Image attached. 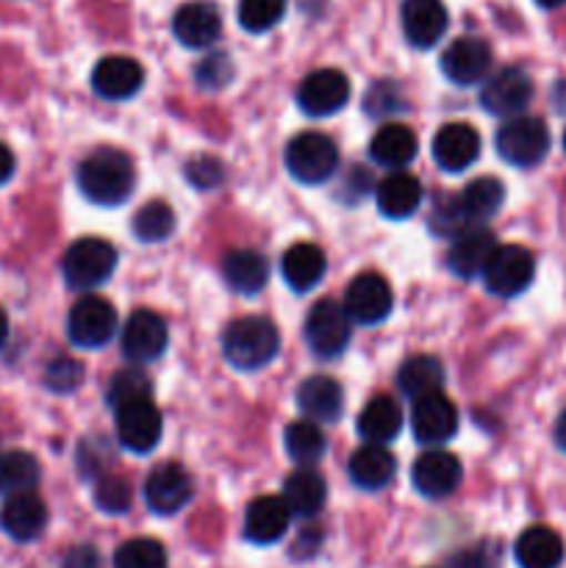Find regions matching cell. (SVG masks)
<instances>
[{"label":"cell","instance_id":"obj_49","mask_svg":"<svg viewBox=\"0 0 566 568\" xmlns=\"http://www.w3.org/2000/svg\"><path fill=\"white\" fill-rule=\"evenodd\" d=\"M14 175V153L0 142V186Z\"/></svg>","mask_w":566,"mask_h":568},{"label":"cell","instance_id":"obj_3","mask_svg":"<svg viewBox=\"0 0 566 568\" xmlns=\"http://www.w3.org/2000/svg\"><path fill=\"white\" fill-rule=\"evenodd\" d=\"M277 349H281V336L264 316H244L231 322L222 333V353L239 372L261 369L275 358Z\"/></svg>","mask_w":566,"mask_h":568},{"label":"cell","instance_id":"obj_41","mask_svg":"<svg viewBox=\"0 0 566 568\" xmlns=\"http://www.w3.org/2000/svg\"><path fill=\"white\" fill-rule=\"evenodd\" d=\"M150 397V381L139 369H122L111 377L109 386V405L111 408H122L125 403L133 399Z\"/></svg>","mask_w":566,"mask_h":568},{"label":"cell","instance_id":"obj_9","mask_svg":"<svg viewBox=\"0 0 566 568\" xmlns=\"http://www.w3.org/2000/svg\"><path fill=\"white\" fill-rule=\"evenodd\" d=\"M117 331V311L103 297H81L67 320V336L75 347L98 349L111 342Z\"/></svg>","mask_w":566,"mask_h":568},{"label":"cell","instance_id":"obj_52","mask_svg":"<svg viewBox=\"0 0 566 568\" xmlns=\"http://www.w3.org/2000/svg\"><path fill=\"white\" fill-rule=\"evenodd\" d=\"M538 6H544V9H555V6H560L564 0H536Z\"/></svg>","mask_w":566,"mask_h":568},{"label":"cell","instance_id":"obj_33","mask_svg":"<svg viewBox=\"0 0 566 568\" xmlns=\"http://www.w3.org/2000/svg\"><path fill=\"white\" fill-rule=\"evenodd\" d=\"M403 427V410L394 403V397H375L364 405L358 414V433L370 444H388L397 438Z\"/></svg>","mask_w":566,"mask_h":568},{"label":"cell","instance_id":"obj_21","mask_svg":"<svg viewBox=\"0 0 566 568\" xmlns=\"http://www.w3.org/2000/svg\"><path fill=\"white\" fill-rule=\"evenodd\" d=\"M289 519H292V510L283 497L253 499L244 514V538L259 547H270L286 536Z\"/></svg>","mask_w":566,"mask_h":568},{"label":"cell","instance_id":"obj_2","mask_svg":"<svg viewBox=\"0 0 566 568\" xmlns=\"http://www.w3.org/2000/svg\"><path fill=\"white\" fill-rule=\"evenodd\" d=\"M133 161L114 148H100L81 161L78 166V189L83 197L98 205H120L131 197Z\"/></svg>","mask_w":566,"mask_h":568},{"label":"cell","instance_id":"obj_53","mask_svg":"<svg viewBox=\"0 0 566 568\" xmlns=\"http://www.w3.org/2000/svg\"><path fill=\"white\" fill-rule=\"evenodd\" d=\"M564 150H566V133H564Z\"/></svg>","mask_w":566,"mask_h":568},{"label":"cell","instance_id":"obj_31","mask_svg":"<svg viewBox=\"0 0 566 568\" xmlns=\"http://www.w3.org/2000/svg\"><path fill=\"white\" fill-rule=\"evenodd\" d=\"M416 150H420V142H416L414 131L405 125H400V122L383 125L370 142L372 161L381 166H388V170H400V166L411 164L416 155Z\"/></svg>","mask_w":566,"mask_h":568},{"label":"cell","instance_id":"obj_13","mask_svg":"<svg viewBox=\"0 0 566 568\" xmlns=\"http://www.w3.org/2000/svg\"><path fill=\"white\" fill-rule=\"evenodd\" d=\"M533 98V81L519 67H505L488 78L481 92V103L494 116H519Z\"/></svg>","mask_w":566,"mask_h":568},{"label":"cell","instance_id":"obj_4","mask_svg":"<svg viewBox=\"0 0 566 568\" xmlns=\"http://www.w3.org/2000/svg\"><path fill=\"white\" fill-rule=\"evenodd\" d=\"M117 270V250L105 239H78L70 244L61 258V275H64L67 286L87 292V288H98L114 275Z\"/></svg>","mask_w":566,"mask_h":568},{"label":"cell","instance_id":"obj_17","mask_svg":"<svg viewBox=\"0 0 566 568\" xmlns=\"http://www.w3.org/2000/svg\"><path fill=\"white\" fill-rule=\"evenodd\" d=\"M192 477L181 464H161L144 483V499L159 516H172L192 499Z\"/></svg>","mask_w":566,"mask_h":568},{"label":"cell","instance_id":"obj_27","mask_svg":"<svg viewBox=\"0 0 566 568\" xmlns=\"http://www.w3.org/2000/svg\"><path fill=\"white\" fill-rule=\"evenodd\" d=\"M394 471H397V460H394V455L383 444H366V447L355 449L350 455L347 475L364 491L386 488L392 483Z\"/></svg>","mask_w":566,"mask_h":568},{"label":"cell","instance_id":"obj_12","mask_svg":"<svg viewBox=\"0 0 566 568\" xmlns=\"http://www.w3.org/2000/svg\"><path fill=\"white\" fill-rule=\"evenodd\" d=\"M161 410L150 397L133 399L117 408V436H120L122 447L131 449L137 455H148L155 449L161 438Z\"/></svg>","mask_w":566,"mask_h":568},{"label":"cell","instance_id":"obj_19","mask_svg":"<svg viewBox=\"0 0 566 568\" xmlns=\"http://www.w3.org/2000/svg\"><path fill=\"white\" fill-rule=\"evenodd\" d=\"M481 155V136L466 122H449V125L438 128L436 139H433V159L449 175L469 170Z\"/></svg>","mask_w":566,"mask_h":568},{"label":"cell","instance_id":"obj_5","mask_svg":"<svg viewBox=\"0 0 566 568\" xmlns=\"http://www.w3.org/2000/svg\"><path fill=\"white\" fill-rule=\"evenodd\" d=\"M350 325L353 320L347 316L344 305H338L336 300H320L311 305L309 316H305V344L316 358H338L353 336Z\"/></svg>","mask_w":566,"mask_h":568},{"label":"cell","instance_id":"obj_26","mask_svg":"<svg viewBox=\"0 0 566 568\" xmlns=\"http://www.w3.org/2000/svg\"><path fill=\"white\" fill-rule=\"evenodd\" d=\"M494 236L486 231V227H472V231H464L461 236H455L453 247L447 253V266L453 275L464 277V281H472V277L483 275V266H486L488 255L494 253Z\"/></svg>","mask_w":566,"mask_h":568},{"label":"cell","instance_id":"obj_15","mask_svg":"<svg viewBox=\"0 0 566 568\" xmlns=\"http://www.w3.org/2000/svg\"><path fill=\"white\" fill-rule=\"evenodd\" d=\"M461 477H464L461 460L444 449H427L414 460V469H411L414 488L427 499L449 497L461 486Z\"/></svg>","mask_w":566,"mask_h":568},{"label":"cell","instance_id":"obj_32","mask_svg":"<svg viewBox=\"0 0 566 568\" xmlns=\"http://www.w3.org/2000/svg\"><path fill=\"white\" fill-rule=\"evenodd\" d=\"M222 275H225L228 286L239 294H259L266 286L270 277V264L255 250H233L222 261Z\"/></svg>","mask_w":566,"mask_h":568},{"label":"cell","instance_id":"obj_18","mask_svg":"<svg viewBox=\"0 0 566 568\" xmlns=\"http://www.w3.org/2000/svg\"><path fill=\"white\" fill-rule=\"evenodd\" d=\"M492 67V48L483 39L464 37L455 39L442 53V72L455 87H472L486 78Z\"/></svg>","mask_w":566,"mask_h":568},{"label":"cell","instance_id":"obj_14","mask_svg":"<svg viewBox=\"0 0 566 568\" xmlns=\"http://www.w3.org/2000/svg\"><path fill=\"white\" fill-rule=\"evenodd\" d=\"M411 430L420 444H444L458 430V410L442 392H431L414 399Z\"/></svg>","mask_w":566,"mask_h":568},{"label":"cell","instance_id":"obj_40","mask_svg":"<svg viewBox=\"0 0 566 568\" xmlns=\"http://www.w3.org/2000/svg\"><path fill=\"white\" fill-rule=\"evenodd\" d=\"M114 568H166V552L153 538H133L117 549Z\"/></svg>","mask_w":566,"mask_h":568},{"label":"cell","instance_id":"obj_6","mask_svg":"<svg viewBox=\"0 0 566 568\" xmlns=\"http://www.w3.org/2000/svg\"><path fill=\"white\" fill-rule=\"evenodd\" d=\"M283 161H286V170L294 181L322 183L336 172L338 150L333 139H327L325 133L309 131L289 142Z\"/></svg>","mask_w":566,"mask_h":568},{"label":"cell","instance_id":"obj_37","mask_svg":"<svg viewBox=\"0 0 566 568\" xmlns=\"http://www.w3.org/2000/svg\"><path fill=\"white\" fill-rule=\"evenodd\" d=\"M283 444H286L289 458L300 466L316 464L327 449L325 436H322V430L311 419L292 422L286 433H283Z\"/></svg>","mask_w":566,"mask_h":568},{"label":"cell","instance_id":"obj_20","mask_svg":"<svg viewBox=\"0 0 566 568\" xmlns=\"http://www.w3.org/2000/svg\"><path fill=\"white\" fill-rule=\"evenodd\" d=\"M144 70L128 55H105L92 72V89L105 100H128L142 89Z\"/></svg>","mask_w":566,"mask_h":568},{"label":"cell","instance_id":"obj_50","mask_svg":"<svg viewBox=\"0 0 566 568\" xmlns=\"http://www.w3.org/2000/svg\"><path fill=\"white\" fill-rule=\"evenodd\" d=\"M555 436H558V447L564 449V453H566V414L560 416V422H558V430H555Z\"/></svg>","mask_w":566,"mask_h":568},{"label":"cell","instance_id":"obj_48","mask_svg":"<svg viewBox=\"0 0 566 568\" xmlns=\"http://www.w3.org/2000/svg\"><path fill=\"white\" fill-rule=\"evenodd\" d=\"M61 568H100V555L98 549L83 544V547H72L70 552L61 560Z\"/></svg>","mask_w":566,"mask_h":568},{"label":"cell","instance_id":"obj_45","mask_svg":"<svg viewBox=\"0 0 566 568\" xmlns=\"http://www.w3.org/2000/svg\"><path fill=\"white\" fill-rule=\"evenodd\" d=\"M233 78V64L225 53H214L198 67V81L203 89H220Z\"/></svg>","mask_w":566,"mask_h":568},{"label":"cell","instance_id":"obj_43","mask_svg":"<svg viewBox=\"0 0 566 568\" xmlns=\"http://www.w3.org/2000/svg\"><path fill=\"white\" fill-rule=\"evenodd\" d=\"M81 383H83V366L78 364L75 358H64V355H61V358H55L53 364L48 366V372H44V386L55 394L75 392Z\"/></svg>","mask_w":566,"mask_h":568},{"label":"cell","instance_id":"obj_46","mask_svg":"<svg viewBox=\"0 0 566 568\" xmlns=\"http://www.w3.org/2000/svg\"><path fill=\"white\" fill-rule=\"evenodd\" d=\"M186 178L198 189H214L222 181V164L214 155H198L186 164Z\"/></svg>","mask_w":566,"mask_h":568},{"label":"cell","instance_id":"obj_36","mask_svg":"<svg viewBox=\"0 0 566 568\" xmlns=\"http://www.w3.org/2000/svg\"><path fill=\"white\" fill-rule=\"evenodd\" d=\"M39 483V464L33 455L6 453L0 455V497H14V494L33 491Z\"/></svg>","mask_w":566,"mask_h":568},{"label":"cell","instance_id":"obj_7","mask_svg":"<svg viewBox=\"0 0 566 568\" xmlns=\"http://www.w3.org/2000/svg\"><path fill=\"white\" fill-rule=\"evenodd\" d=\"M549 150V131L538 116H511L497 131V153L511 166H536Z\"/></svg>","mask_w":566,"mask_h":568},{"label":"cell","instance_id":"obj_35","mask_svg":"<svg viewBox=\"0 0 566 568\" xmlns=\"http://www.w3.org/2000/svg\"><path fill=\"white\" fill-rule=\"evenodd\" d=\"M442 383H444V366L442 361L433 358V355H416V358H408L397 372V388L411 399L425 397V394L431 392H438Z\"/></svg>","mask_w":566,"mask_h":568},{"label":"cell","instance_id":"obj_47","mask_svg":"<svg viewBox=\"0 0 566 568\" xmlns=\"http://www.w3.org/2000/svg\"><path fill=\"white\" fill-rule=\"evenodd\" d=\"M453 568H497V549L492 544H481L472 552L458 555Z\"/></svg>","mask_w":566,"mask_h":568},{"label":"cell","instance_id":"obj_25","mask_svg":"<svg viewBox=\"0 0 566 568\" xmlns=\"http://www.w3.org/2000/svg\"><path fill=\"white\" fill-rule=\"evenodd\" d=\"M297 408L311 422H336L344 408V394L333 377H305L297 388Z\"/></svg>","mask_w":566,"mask_h":568},{"label":"cell","instance_id":"obj_24","mask_svg":"<svg viewBox=\"0 0 566 568\" xmlns=\"http://www.w3.org/2000/svg\"><path fill=\"white\" fill-rule=\"evenodd\" d=\"M403 31L414 48H433L447 31V9L442 0H405Z\"/></svg>","mask_w":566,"mask_h":568},{"label":"cell","instance_id":"obj_34","mask_svg":"<svg viewBox=\"0 0 566 568\" xmlns=\"http://www.w3.org/2000/svg\"><path fill=\"white\" fill-rule=\"evenodd\" d=\"M327 488L316 471L300 469L294 475H289V480L283 483V499H286L289 510L297 516H316L325 505Z\"/></svg>","mask_w":566,"mask_h":568},{"label":"cell","instance_id":"obj_42","mask_svg":"<svg viewBox=\"0 0 566 568\" xmlns=\"http://www.w3.org/2000/svg\"><path fill=\"white\" fill-rule=\"evenodd\" d=\"M94 503L103 514L120 516L131 508V486L122 477H103L94 486Z\"/></svg>","mask_w":566,"mask_h":568},{"label":"cell","instance_id":"obj_28","mask_svg":"<svg viewBox=\"0 0 566 568\" xmlns=\"http://www.w3.org/2000/svg\"><path fill=\"white\" fill-rule=\"evenodd\" d=\"M375 203L386 220H408L422 203V183L408 172H392L377 186Z\"/></svg>","mask_w":566,"mask_h":568},{"label":"cell","instance_id":"obj_11","mask_svg":"<svg viewBox=\"0 0 566 568\" xmlns=\"http://www.w3.org/2000/svg\"><path fill=\"white\" fill-rule=\"evenodd\" d=\"M350 100V81L344 72L331 70H314L300 81L297 87V105L303 114L309 116H327L336 114L347 105Z\"/></svg>","mask_w":566,"mask_h":568},{"label":"cell","instance_id":"obj_29","mask_svg":"<svg viewBox=\"0 0 566 568\" xmlns=\"http://www.w3.org/2000/svg\"><path fill=\"white\" fill-rule=\"evenodd\" d=\"M325 253L316 244L300 242L283 253L281 275L294 292H311L322 281V275H325Z\"/></svg>","mask_w":566,"mask_h":568},{"label":"cell","instance_id":"obj_51","mask_svg":"<svg viewBox=\"0 0 566 568\" xmlns=\"http://www.w3.org/2000/svg\"><path fill=\"white\" fill-rule=\"evenodd\" d=\"M6 338H9V320H6L3 308H0V347L6 344Z\"/></svg>","mask_w":566,"mask_h":568},{"label":"cell","instance_id":"obj_1","mask_svg":"<svg viewBox=\"0 0 566 568\" xmlns=\"http://www.w3.org/2000/svg\"><path fill=\"white\" fill-rule=\"evenodd\" d=\"M505 200V186L497 178H477V181L466 183L464 192L455 197L444 200L433 211L431 227L442 236H461L464 231L481 227L483 222L492 220L499 211Z\"/></svg>","mask_w":566,"mask_h":568},{"label":"cell","instance_id":"obj_39","mask_svg":"<svg viewBox=\"0 0 566 568\" xmlns=\"http://www.w3.org/2000/svg\"><path fill=\"white\" fill-rule=\"evenodd\" d=\"M286 14V0H239V26L250 33H264L275 28Z\"/></svg>","mask_w":566,"mask_h":568},{"label":"cell","instance_id":"obj_30","mask_svg":"<svg viewBox=\"0 0 566 568\" xmlns=\"http://www.w3.org/2000/svg\"><path fill=\"white\" fill-rule=\"evenodd\" d=\"M514 555L519 568H558L564 560V541L549 527H527L516 538Z\"/></svg>","mask_w":566,"mask_h":568},{"label":"cell","instance_id":"obj_10","mask_svg":"<svg viewBox=\"0 0 566 568\" xmlns=\"http://www.w3.org/2000/svg\"><path fill=\"white\" fill-rule=\"evenodd\" d=\"M392 286L377 272H364V275L353 277L347 292H344V311L358 325H381L392 314Z\"/></svg>","mask_w":566,"mask_h":568},{"label":"cell","instance_id":"obj_22","mask_svg":"<svg viewBox=\"0 0 566 568\" xmlns=\"http://www.w3.org/2000/svg\"><path fill=\"white\" fill-rule=\"evenodd\" d=\"M0 527L14 541H33L48 527V508L33 491L6 497L3 510H0Z\"/></svg>","mask_w":566,"mask_h":568},{"label":"cell","instance_id":"obj_16","mask_svg":"<svg viewBox=\"0 0 566 568\" xmlns=\"http://www.w3.org/2000/svg\"><path fill=\"white\" fill-rule=\"evenodd\" d=\"M166 342H170V336H166L164 320L153 311H133L122 327V353L133 364L155 361L166 349Z\"/></svg>","mask_w":566,"mask_h":568},{"label":"cell","instance_id":"obj_23","mask_svg":"<svg viewBox=\"0 0 566 568\" xmlns=\"http://www.w3.org/2000/svg\"><path fill=\"white\" fill-rule=\"evenodd\" d=\"M222 31V17L220 9L203 0H194V3H183L181 9L172 17V33L178 37V42L186 44V48H209Z\"/></svg>","mask_w":566,"mask_h":568},{"label":"cell","instance_id":"obj_8","mask_svg":"<svg viewBox=\"0 0 566 568\" xmlns=\"http://www.w3.org/2000/svg\"><path fill=\"white\" fill-rule=\"evenodd\" d=\"M533 275H536V261H533L530 250L519 247V244L494 247L486 266H483V283L497 297L522 294L533 283Z\"/></svg>","mask_w":566,"mask_h":568},{"label":"cell","instance_id":"obj_38","mask_svg":"<svg viewBox=\"0 0 566 568\" xmlns=\"http://www.w3.org/2000/svg\"><path fill=\"white\" fill-rule=\"evenodd\" d=\"M131 231L139 242H164L175 231V211L164 200H153L137 211Z\"/></svg>","mask_w":566,"mask_h":568},{"label":"cell","instance_id":"obj_44","mask_svg":"<svg viewBox=\"0 0 566 568\" xmlns=\"http://www.w3.org/2000/svg\"><path fill=\"white\" fill-rule=\"evenodd\" d=\"M364 109H366V114H375V116L394 114V111L405 109V100H403V94H400L397 83L381 81V83H375L370 92H366Z\"/></svg>","mask_w":566,"mask_h":568}]
</instances>
